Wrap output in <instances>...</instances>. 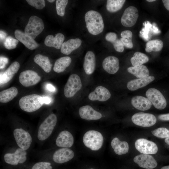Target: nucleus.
<instances>
[{"label": "nucleus", "mask_w": 169, "mask_h": 169, "mask_svg": "<svg viewBox=\"0 0 169 169\" xmlns=\"http://www.w3.org/2000/svg\"><path fill=\"white\" fill-rule=\"evenodd\" d=\"M25 150L19 148L13 153H7L4 156L5 162L8 165L16 166L23 164L27 160Z\"/></svg>", "instance_id": "8"}, {"label": "nucleus", "mask_w": 169, "mask_h": 169, "mask_svg": "<svg viewBox=\"0 0 169 169\" xmlns=\"http://www.w3.org/2000/svg\"><path fill=\"white\" fill-rule=\"evenodd\" d=\"M0 69L4 68L8 62V59L3 57H0Z\"/></svg>", "instance_id": "43"}, {"label": "nucleus", "mask_w": 169, "mask_h": 169, "mask_svg": "<svg viewBox=\"0 0 169 169\" xmlns=\"http://www.w3.org/2000/svg\"><path fill=\"white\" fill-rule=\"evenodd\" d=\"M93 169V168H90V169Z\"/></svg>", "instance_id": "53"}, {"label": "nucleus", "mask_w": 169, "mask_h": 169, "mask_svg": "<svg viewBox=\"0 0 169 169\" xmlns=\"http://www.w3.org/2000/svg\"><path fill=\"white\" fill-rule=\"evenodd\" d=\"M44 28V25L42 20L36 16H31L26 25L24 33L33 39L39 35Z\"/></svg>", "instance_id": "5"}, {"label": "nucleus", "mask_w": 169, "mask_h": 169, "mask_svg": "<svg viewBox=\"0 0 169 169\" xmlns=\"http://www.w3.org/2000/svg\"><path fill=\"white\" fill-rule=\"evenodd\" d=\"M96 66V59L94 53L89 50L86 52L84 57L83 68L86 74H92L94 71Z\"/></svg>", "instance_id": "21"}, {"label": "nucleus", "mask_w": 169, "mask_h": 169, "mask_svg": "<svg viewBox=\"0 0 169 169\" xmlns=\"http://www.w3.org/2000/svg\"><path fill=\"white\" fill-rule=\"evenodd\" d=\"M43 100L44 104H49L51 102L50 99L47 97H43Z\"/></svg>", "instance_id": "47"}, {"label": "nucleus", "mask_w": 169, "mask_h": 169, "mask_svg": "<svg viewBox=\"0 0 169 169\" xmlns=\"http://www.w3.org/2000/svg\"><path fill=\"white\" fill-rule=\"evenodd\" d=\"M44 104L43 97L36 94L23 96L19 101L21 109L28 112H32L38 110Z\"/></svg>", "instance_id": "2"}, {"label": "nucleus", "mask_w": 169, "mask_h": 169, "mask_svg": "<svg viewBox=\"0 0 169 169\" xmlns=\"http://www.w3.org/2000/svg\"><path fill=\"white\" fill-rule=\"evenodd\" d=\"M128 71L138 78L149 76V71L147 67L144 65L130 67L128 68Z\"/></svg>", "instance_id": "32"}, {"label": "nucleus", "mask_w": 169, "mask_h": 169, "mask_svg": "<svg viewBox=\"0 0 169 169\" xmlns=\"http://www.w3.org/2000/svg\"><path fill=\"white\" fill-rule=\"evenodd\" d=\"M158 118L162 121H169V113L159 115Z\"/></svg>", "instance_id": "44"}, {"label": "nucleus", "mask_w": 169, "mask_h": 169, "mask_svg": "<svg viewBox=\"0 0 169 169\" xmlns=\"http://www.w3.org/2000/svg\"><path fill=\"white\" fill-rule=\"evenodd\" d=\"M7 33L4 32L1 30L0 31V41H3L6 39L7 36Z\"/></svg>", "instance_id": "45"}, {"label": "nucleus", "mask_w": 169, "mask_h": 169, "mask_svg": "<svg viewBox=\"0 0 169 169\" xmlns=\"http://www.w3.org/2000/svg\"><path fill=\"white\" fill-rule=\"evenodd\" d=\"M79 113L81 118L88 120H98L101 118L102 116L100 113L89 105L80 107L79 109Z\"/></svg>", "instance_id": "20"}, {"label": "nucleus", "mask_w": 169, "mask_h": 169, "mask_svg": "<svg viewBox=\"0 0 169 169\" xmlns=\"http://www.w3.org/2000/svg\"><path fill=\"white\" fill-rule=\"evenodd\" d=\"M131 120L135 125L145 127L152 126L156 122V119L153 115L144 112L134 114L131 117Z\"/></svg>", "instance_id": "9"}, {"label": "nucleus", "mask_w": 169, "mask_h": 169, "mask_svg": "<svg viewBox=\"0 0 169 169\" xmlns=\"http://www.w3.org/2000/svg\"><path fill=\"white\" fill-rule=\"evenodd\" d=\"M74 156V151L67 148H60L56 151L53 156V160L55 163L62 164L72 159Z\"/></svg>", "instance_id": "15"}, {"label": "nucleus", "mask_w": 169, "mask_h": 169, "mask_svg": "<svg viewBox=\"0 0 169 169\" xmlns=\"http://www.w3.org/2000/svg\"><path fill=\"white\" fill-rule=\"evenodd\" d=\"M74 139L72 134L67 131L61 132L56 140L57 146L60 147L68 148L72 146Z\"/></svg>", "instance_id": "22"}, {"label": "nucleus", "mask_w": 169, "mask_h": 169, "mask_svg": "<svg viewBox=\"0 0 169 169\" xmlns=\"http://www.w3.org/2000/svg\"><path fill=\"white\" fill-rule=\"evenodd\" d=\"M57 118L56 115L52 114L49 115L40 125L38 132V138L44 141L51 134L56 124Z\"/></svg>", "instance_id": "3"}, {"label": "nucleus", "mask_w": 169, "mask_h": 169, "mask_svg": "<svg viewBox=\"0 0 169 169\" xmlns=\"http://www.w3.org/2000/svg\"><path fill=\"white\" fill-rule=\"evenodd\" d=\"M165 141L167 144L169 145V137L166 138L165 140Z\"/></svg>", "instance_id": "49"}, {"label": "nucleus", "mask_w": 169, "mask_h": 169, "mask_svg": "<svg viewBox=\"0 0 169 169\" xmlns=\"http://www.w3.org/2000/svg\"><path fill=\"white\" fill-rule=\"evenodd\" d=\"M111 145L116 154H125L129 151V147L128 143L125 141H121L117 137L113 139L111 141Z\"/></svg>", "instance_id": "27"}, {"label": "nucleus", "mask_w": 169, "mask_h": 169, "mask_svg": "<svg viewBox=\"0 0 169 169\" xmlns=\"http://www.w3.org/2000/svg\"><path fill=\"white\" fill-rule=\"evenodd\" d=\"M33 60L34 62L39 66L45 72L47 73L50 72L52 64L48 57L38 54L35 55Z\"/></svg>", "instance_id": "30"}, {"label": "nucleus", "mask_w": 169, "mask_h": 169, "mask_svg": "<svg viewBox=\"0 0 169 169\" xmlns=\"http://www.w3.org/2000/svg\"><path fill=\"white\" fill-rule=\"evenodd\" d=\"M14 35L15 38L19 41L24 44L28 49L33 50L37 48L39 44L24 32L17 29L14 31Z\"/></svg>", "instance_id": "18"}, {"label": "nucleus", "mask_w": 169, "mask_h": 169, "mask_svg": "<svg viewBox=\"0 0 169 169\" xmlns=\"http://www.w3.org/2000/svg\"><path fill=\"white\" fill-rule=\"evenodd\" d=\"M41 80V77L33 70H27L21 72L19 77L20 84L23 86L28 87L37 84Z\"/></svg>", "instance_id": "12"}, {"label": "nucleus", "mask_w": 169, "mask_h": 169, "mask_svg": "<svg viewBox=\"0 0 169 169\" xmlns=\"http://www.w3.org/2000/svg\"><path fill=\"white\" fill-rule=\"evenodd\" d=\"M161 169H169V165L164 166L162 167Z\"/></svg>", "instance_id": "50"}, {"label": "nucleus", "mask_w": 169, "mask_h": 169, "mask_svg": "<svg viewBox=\"0 0 169 169\" xmlns=\"http://www.w3.org/2000/svg\"><path fill=\"white\" fill-rule=\"evenodd\" d=\"M154 136L160 138H164L169 137V130L166 128L160 127L151 131Z\"/></svg>", "instance_id": "37"}, {"label": "nucleus", "mask_w": 169, "mask_h": 169, "mask_svg": "<svg viewBox=\"0 0 169 169\" xmlns=\"http://www.w3.org/2000/svg\"><path fill=\"white\" fill-rule=\"evenodd\" d=\"M18 90L17 88L13 86L0 92V102L5 103L13 99L17 95Z\"/></svg>", "instance_id": "31"}, {"label": "nucleus", "mask_w": 169, "mask_h": 169, "mask_svg": "<svg viewBox=\"0 0 169 169\" xmlns=\"http://www.w3.org/2000/svg\"><path fill=\"white\" fill-rule=\"evenodd\" d=\"M26 1L29 4L38 9H41L45 6L44 0H27Z\"/></svg>", "instance_id": "40"}, {"label": "nucleus", "mask_w": 169, "mask_h": 169, "mask_svg": "<svg viewBox=\"0 0 169 169\" xmlns=\"http://www.w3.org/2000/svg\"><path fill=\"white\" fill-rule=\"evenodd\" d=\"M68 0H57L56 1V8L57 14L61 17L64 15L65 8L68 4Z\"/></svg>", "instance_id": "36"}, {"label": "nucleus", "mask_w": 169, "mask_h": 169, "mask_svg": "<svg viewBox=\"0 0 169 169\" xmlns=\"http://www.w3.org/2000/svg\"><path fill=\"white\" fill-rule=\"evenodd\" d=\"M110 96L111 94L107 89L102 86H99L89 94L88 98L92 101H105L109 99Z\"/></svg>", "instance_id": "16"}, {"label": "nucleus", "mask_w": 169, "mask_h": 169, "mask_svg": "<svg viewBox=\"0 0 169 169\" xmlns=\"http://www.w3.org/2000/svg\"><path fill=\"white\" fill-rule=\"evenodd\" d=\"M51 163L49 162L41 161L34 164L30 169H53Z\"/></svg>", "instance_id": "39"}, {"label": "nucleus", "mask_w": 169, "mask_h": 169, "mask_svg": "<svg viewBox=\"0 0 169 169\" xmlns=\"http://www.w3.org/2000/svg\"><path fill=\"white\" fill-rule=\"evenodd\" d=\"M132 105L136 109L142 111L149 109L152 103L147 98L141 96L133 97L131 100Z\"/></svg>", "instance_id": "26"}, {"label": "nucleus", "mask_w": 169, "mask_h": 169, "mask_svg": "<svg viewBox=\"0 0 169 169\" xmlns=\"http://www.w3.org/2000/svg\"><path fill=\"white\" fill-rule=\"evenodd\" d=\"M163 43L159 39H153L148 41L146 44L145 51L148 53L152 51L158 52L163 48Z\"/></svg>", "instance_id": "35"}, {"label": "nucleus", "mask_w": 169, "mask_h": 169, "mask_svg": "<svg viewBox=\"0 0 169 169\" xmlns=\"http://www.w3.org/2000/svg\"><path fill=\"white\" fill-rule=\"evenodd\" d=\"M139 16L137 9L133 6H130L125 10L120 19L123 26L130 27L136 23Z\"/></svg>", "instance_id": "11"}, {"label": "nucleus", "mask_w": 169, "mask_h": 169, "mask_svg": "<svg viewBox=\"0 0 169 169\" xmlns=\"http://www.w3.org/2000/svg\"><path fill=\"white\" fill-rule=\"evenodd\" d=\"M47 1H48L50 3H53V2H54L55 1V0H47Z\"/></svg>", "instance_id": "51"}, {"label": "nucleus", "mask_w": 169, "mask_h": 169, "mask_svg": "<svg viewBox=\"0 0 169 169\" xmlns=\"http://www.w3.org/2000/svg\"><path fill=\"white\" fill-rule=\"evenodd\" d=\"M47 87V89L51 91H54L55 90L54 87L50 84H48Z\"/></svg>", "instance_id": "48"}, {"label": "nucleus", "mask_w": 169, "mask_h": 169, "mask_svg": "<svg viewBox=\"0 0 169 169\" xmlns=\"http://www.w3.org/2000/svg\"><path fill=\"white\" fill-rule=\"evenodd\" d=\"M162 1L165 7L169 11V0H163Z\"/></svg>", "instance_id": "46"}, {"label": "nucleus", "mask_w": 169, "mask_h": 169, "mask_svg": "<svg viewBox=\"0 0 169 169\" xmlns=\"http://www.w3.org/2000/svg\"><path fill=\"white\" fill-rule=\"evenodd\" d=\"M20 64L17 62L13 63L3 73L0 77V84H5L9 82L18 72Z\"/></svg>", "instance_id": "25"}, {"label": "nucleus", "mask_w": 169, "mask_h": 169, "mask_svg": "<svg viewBox=\"0 0 169 169\" xmlns=\"http://www.w3.org/2000/svg\"><path fill=\"white\" fill-rule=\"evenodd\" d=\"M85 30L90 36H99L103 32L105 23L102 14L98 11L90 9L87 11L84 16Z\"/></svg>", "instance_id": "1"}, {"label": "nucleus", "mask_w": 169, "mask_h": 169, "mask_svg": "<svg viewBox=\"0 0 169 169\" xmlns=\"http://www.w3.org/2000/svg\"><path fill=\"white\" fill-rule=\"evenodd\" d=\"M82 43V40L79 38L69 39L63 42L60 49V51L64 54L69 55L73 51L79 48Z\"/></svg>", "instance_id": "19"}, {"label": "nucleus", "mask_w": 169, "mask_h": 169, "mask_svg": "<svg viewBox=\"0 0 169 169\" xmlns=\"http://www.w3.org/2000/svg\"><path fill=\"white\" fill-rule=\"evenodd\" d=\"M149 60V58L146 54L139 52H136L131 59V63L133 67L141 66Z\"/></svg>", "instance_id": "34"}, {"label": "nucleus", "mask_w": 169, "mask_h": 169, "mask_svg": "<svg viewBox=\"0 0 169 169\" xmlns=\"http://www.w3.org/2000/svg\"><path fill=\"white\" fill-rule=\"evenodd\" d=\"M135 145L136 149L143 154H154L158 151L157 145L154 142L145 139L137 140Z\"/></svg>", "instance_id": "13"}, {"label": "nucleus", "mask_w": 169, "mask_h": 169, "mask_svg": "<svg viewBox=\"0 0 169 169\" xmlns=\"http://www.w3.org/2000/svg\"><path fill=\"white\" fill-rule=\"evenodd\" d=\"M13 135L17 144L20 148L26 150L29 148L32 138L28 132L22 128H16L13 131Z\"/></svg>", "instance_id": "10"}, {"label": "nucleus", "mask_w": 169, "mask_h": 169, "mask_svg": "<svg viewBox=\"0 0 169 169\" xmlns=\"http://www.w3.org/2000/svg\"><path fill=\"white\" fill-rule=\"evenodd\" d=\"M154 79L155 77L153 76H148L133 79L127 83V87L129 90L134 91L146 86Z\"/></svg>", "instance_id": "23"}, {"label": "nucleus", "mask_w": 169, "mask_h": 169, "mask_svg": "<svg viewBox=\"0 0 169 169\" xmlns=\"http://www.w3.org/2000/svg\"><path fill=\"white\" fill-rule=\"evenodd\" d=\"M18 40L10 36L6 37L4 42V45L6 49L10 50L16 48Z\"/></svg>", "instance_id": "38"}, {"label": "nucleus", "mask_w": 169, "mask_h": 169, "mask_svg": "<svg viewBox=\"0 0 169 169\" xmlns=\"http://www.w3.org/2000/svg\"><path fill=\"white\" fill-rule=\"evenodd\" d=\"M102 66L104 69L107 72L113 74L116 73L119 69V61L115 56H108L103 60Z\"/></svg>", "instance_id": "17"}, {"label": "nucleus", "mask_w": 169, "mask_h": 169, "mask_svg": "<svg viewBox=\"0 0 169 169\" xmlns=\"http://www.w3.org/2000/svg\"><path fill=\"white\" fill-rule=\"evenodd\" d=\"M121 38L132 40L133 34L131 31L129 30L122 31L120 34Z\"/></svg>", "instance_id": "41"}, {"label": "nucleus", "mask_w": 169, "mask_h": 169, "mask_svg": "<svg viewBox=\"0 0 169 169\" xmlns=\"http://www.w3.org/2000/svg\"><path fill=\"white\" fill-rule=\"evenodd\" d=\"M147 1L148 2H151L156 1L155 0H147Z\"/></svg>", "instance_id": "52"}, {"label": "nucleus", "mask_w": 169, "mask_h": 169, "mask_svg": "<svg viewBox=\"0 0 169 169\" xmlns=\"http://www.w3.org/2000/svg\"><path fill=\"white\" fill-rule=\"evenodd\" d=\"M106 41L112 44L115 49L117 52H122L124 49V46L120 40L118 38L117 34L113 32H109L105 36Z\"/></svg>", "instance_id": "28"}, {"label": "nucleus", "mask_w": 169, "mask_h": 169, "mask_svg": "<svg viewBox=\"0 0 169 169\" xmlns=\"http://www.w3.org/2000/svg\"><path fill=\"white\" fill-rule=\"evenodd\" d=\"M120 39L122 43L124 46L128 49H131L133 47V45L132 40L121 38Z\"/></svg>", "instance_id": "42"}, {"label": "nucleus", "mask_w": 169, "mask_h": 169, "mask_svg": "<svg viewBox=\"0 0 169 169\" xmlns=\"http://www.w3.org/2000/svg\"><path fill=\"white\" fill-rule=\"evenodd\" d=\"M82 87V84L79 77L77 74L71 75L64 88L65 96L67 98L73 97L79 91Z\"/></svg>", "instance_id": "6"}, {"label": "nucleus", "mask_w": 169, "mask_h": 169, "mask_svg": "<svg viewBox=\"0 0 169 169\" xmlns=\"http://www.w3.org/2000/svg\"><path fill=\"white\" fill-rule=\"evenodd\" d=\"M83 140L84 145L93 151L100 149L103 142V138L101 134L95 130H90L86 132Z\"/></svg>", "instance_id": "4"}, {"label": "nucleus", "mask_w": 169, "mask_h": 169, "mask_svg": "<svg viewBox=\"0 0 169 169\" xmlns=\"http://www.w3.org/2000/svg\"><path fill=\"white\" fill-rule=\"evenodd\" d=\"M134 162L139 166L147 169H152L157 166V163L151 156L141 154L136 156L133 159Z\"/></svg>", "instance_id": "14"}, {"label": "nucleus", "mask_w": 169, "mask_h": 169, "mask_svg": "<svg viewBox=\"0 0 169 169\" xmlns=\"http://www.w3.org/2000/svg\"><path fill=\"white\" fill-rule=\"evenodd\" d=\"M71 62V58L69 56L61 57L55 62L53 67V70L57 73L62 72L69 66Z\"/></svg>", "instance_id": "29"}, {"label": "nucleus", "mask_w": 169, "mask_h": 169, "mask_svg": "<svg viewBox=\"0 0 169 169\" xmlns=\"http://www.w3.org/2000/svg\"><path fill=\"white\" fill-rule=\"evenodd\" d=\"M125 1V0H107L106 4V9L110 13L116 12L121 9Z\"/></svg>", "instance_id": "33"}, {"label": "nucleus", "mask_w": 169, "mask_h": 169, "mask_svg": "<svg viewBox=\"0 0 169 169\" xmlns=\"http://www.w3.org/2000/svg\"><path fill=\"white\" fill-rule=\"evenodd\" d=\"M146 95L147 98L156 108L162 110L166 107L167 103L165 98L157 89L150 88L147 90Z\"/></svg>", "instance_id": "7"}, {"label": "nucleus", "mask_w": 169, "mask_h": 169, "mask_svg": "<svg viewBox=\"0 0 169 169\" xmlns=\"http://www.w3.org/2000/svg\"><path fill=\"white\" fill-rule=\"evenodd\" d=\"M64 39V34L59 33L56 34L54 36L52 35L47 36L44 40V44L47 46L59 49H60Z\"/></svg>", "instance_id": "24"}]
</instances>
